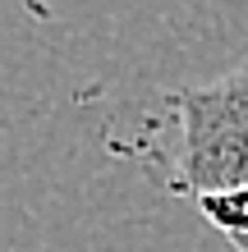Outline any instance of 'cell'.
Segmentation results:
<instances>
[{
	"instance_id": "obj_1",
	"label": "cell",
	"mask_w": 248,
	"mask_h": 252,
	"mask_svg": "<svg viewBox=\"0 0 248 252\" xmlns=\"http://www.w3.org/2000/svg\"><path fill=\"white\" fill-rule=\"evenodd\" d=\"M175 110L184 142L170 188L188 197L248 188V64L212 83L179 87Z\"/></svg>"
},
{
	"instance_id": "obj_2",
	"label": "cell",
	"mask_w": 248,
	"mask_h": 252,
	"mask_svg": "<svg viewBox=\"0 0 248 252\" xmlns=\"http://www.w3.org/2000/svg\"><path fill=\"white\" fill-rule=\"evenodd\" d=\"M193 206L235 252H248V188L202 192V197H193Z\"/></svg>"
}]
</instances>
